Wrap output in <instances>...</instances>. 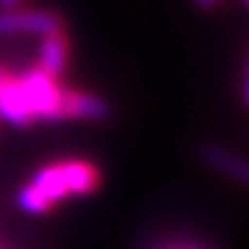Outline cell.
Returning a JSON list of instances; mask_svg holds the SVG:
<instances>
[{
    "label": "cell",
    "instance_id": "cell-1",
    "mask_svg": "<svg viewBox=\"0 0 249 249\" xmlns=\"http://www.w3.org/2000/svg\"><path fill=\"white\" fill-rule=\"evenodd\" d=\"M102 185V173L88 160H60L35 171L33 180L17 194L26 214H49L71 196H90Z\"/></svg>",
    "mask_w": 249,
    "mask_h": 249
},
{
    "label": "cell",
    "instance_id": "cell-2",
    "mask_svg": "<svg viewBox=\"0 0 249 249\" xmlns=\"http://www.w3.org/2000/svg\"><path fill=\"white\" fill-rule=\"evenodd\" d=\"M18 90L26 104V111L30 116V123H58L62 118V97L65 88L60 81L49 76L39 67H30L23 74H17Z\"/></svg>",
    "mask_w": 249,
    "mask_h": 249
},
{
    "label": "cell",
    "instance_id": "cell-3",
    "mask_svg": "<svg viewBox=\"0 0 249 249\" xmlns=\"http://www.w3.org/2000/svg\"><path fill=\"white\" fill-rule=\"evenodd\" d=\"M65 17L53 9H7L0 12V37H21L37 35L44 37L49 33L62 30Z\"/></svg>",
    "mask_w": 249,
    "mask_h": 249
},
{
    "label": "cell",
    "instance_id": "cell-4",
    "mask_svg": "<svg viewBox=\"0 0 249 249\" xmlns=\"http://www.w3.org/2000/svg\"><path fill=\"white\" fill-rule=\"evenodd\" d=\"M111 104L104 97H99L88 90L65 88L62 97V118L65 120H92V123H104L111 118Z\"/></svg>",
    "mask_w": 249,
    "mask_h": 249
},
{
    "label": "cell",
    "instance_id": "cell-5",
    "mask_svg": "<svg viewBox=\"0 0 249 249\" xmlns=\"http://www.w3.org/2000/svg\"><path fill=\"white\" fill-rule=\"evenodd\" d=\"M70 53H71V42L67 30H55L42 37L39 42V51H37V67L46 71L49 76L60 81L65 71L70 67Z\"/></svg>",
    "mask_w": 249,
    "mask_h": 249
},
{
    "label": "cell",
    "instance_id": "cell-6",
    "mask_svg": "<svg viewBox=\"0 0 249 249\" xmlns=\"http://www.w3.org/2000/svg\"><path fill=\"white\" fill-rule=\"evenodd\" d=\"M201 160L214 169L217 173H222L226 178L235 180V182H240V185H247V164L238 157V155H233L229 152L226 148L222 145H214V143H208L201 148Z\"/></svg>",
    "mask_w": 249,
    "mask_h": 249
},
{
    "label": "cell",
    "instance_id": "cell-7",
    "mask_svg": "<svg viewBox=\"0 0 249 249\" xmlns=\"http://www.w3.org/2000/svg\"><path fill=\"white\" fill-rule=\"evenodd\" d=\"M23 5V0H0V12H7V9H18Z\"/></svg>",
    "mask_w": 249,
    "mask_h": 249
},
{
    "label": "cell",
    "instance_id": "cell-8",
    "mask_svg": "<svg viewBox=\"0 0 249 249\" xmlns=\"http://www.w3.org/2000/svg\"><path fill=\"white\" fill-rule=\"evenodd\" d=\"M160 249H208V247H201V245H189V242H176V245H166V247H160Z\"/></svg>",
    "mask_w": 249,
    "mask_h": 249
},
{
    "label": "cell",
    "instance_id": "cell-9",
    "mask_svg": "<svg viewBox=\"0 0 249 249\" xmlns=\"http://www.w3.org/2000/svg\"><path fill=\"white\" fill-rule=\"evenodd\" d=\"M194 2L198 9H213V7H217L222 0H194Z\"/></svg>",
    "mask_w": 249,
    "mask_h": 249
}]
</instances>
